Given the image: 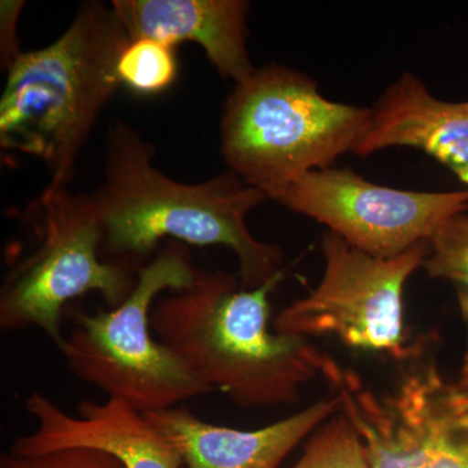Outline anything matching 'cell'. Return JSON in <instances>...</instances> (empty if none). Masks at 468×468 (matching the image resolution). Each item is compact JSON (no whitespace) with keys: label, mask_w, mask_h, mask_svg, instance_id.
<instances>
[{"label":"cell","mask_w":468,"mask_h":468,"mask_svg":"<svg viewBox=\"0 0 468 468\" xmlns=\"http://www.w3.org/2000/svg\"><path fill=\"white\" fill-rule=\"evenodd\" d=\"M156 149L124 120L109 126L103 181L90 193L103 241L101 257L140 270L165 239L194 246H224L239 258L245 291L261 288L282 270L279 246L252 236L246 218L267 194L233 172L185 184L155 167Z\"/></svg>","instance_id":"1"},{"label":"cell","mask_w":468,"mask_h":468,"mask_svg":"<svg viewBox=\"0 0 468 468\" xmlns=\"http://www.w3.org/2000/svg\"><path fill=\"white\" fill-rule=\"evenodd\" d=\"M285 273L245 291L232 273L198 270L189 288L156 301L151 328L193 378L234 405H295L322 375L325 354L306 338L271 331L270 297Z\"/></svg>","instance_id":"2"},{"label":"cell","mask_w":468,"mask_h":468,"mask_svg":"<svg viewBox=\"0 0 468 468\" xmlns=\"http://www.w3.org/2000/svg\"><path fill=\"white\" fill-rule=\"evenodd\" d=\"M131 37L112 5L86 0L57 41L23 52L0 98V147L38 159L51 183L69 185L101 111L122 86Z\"/></svg>","instance_id":"3"},{"label":"cell","mask_w":468,"mask_h":468,"mask_svg":"<svg viewBox=\"0 0 468 468\" xmlns=\"http://www.w3.org/2000/svg\"><path fill=\"white\" fill-rule=\"evenodd\" d=\"M371 109L328 100L318 82L272 63L234 85L224 103L220 150L228 171L268 199L356 151Z\"/></svg>","instance_id":"4"},{"label":"cell","mask_w":468,"mask_h":468,"mask_svg":"<svg viewBox=\"0 0 468 468\" xmlns=\"http://www.w3.org/2000/svg\"><path fill=\"white\" fill-rule=\"evenodd\" d=\"M197 273L187 245L168 242L140 268L133 292L120 306L75 314V329L58 347L70 372L143 414L214 392L151 335L154 304L189 288Z\"/></svg>","instance_id":"5"},{"label":"cell","mask_w":468,"mask_h":468,"mask_svg":"<svg viewBox=\"0 0 468 468\" xmlns=\"http://www.w3.org/2000/svg\"><path fill=\"white\" fill-rule=\"evenodd\" d=\"M38 245L18 261L0 288V328L5 332L41 329L63 344V310L86 292H98L110 309L133 292L138 268L101 257L103 233L90 193L67 185L48 186L27 208Z\"/></svg>","instance_id":"6"},{"label":"cell","mask_w":468,"mask_h":468,"mask_svg":"<svg viewBox=\"0 0 468 468\" xmlns=\"http://www.w3.org/2000/svg\"><path fill=\"white\" fill-rule=\"evenodd\" d=\"M423 353L375 390L325 356L320 378L340 399L371 468H468V371L452 378Z\"/></svg>","instance_id":"7"},{"label":"cell","mask_w":468,"mask_h":468,"mask_svg":"<svg viewBox=\"0 0 468 468\" xmlns=\"http://www.w3.org/2000/svg\"><path fill=\"white\" fill-rule=\"evenodd\" d=\"M322 249L325 266L319 285L276 316L275 331L306 340L334 335L350 349L383 354L402 365L420 356L424 345L410 343L403 294L410 277L423 267L430 241L378 258L328 232Z\"/></svg>","instance_id":"8"},{"label":"cell","mask_w":468,"mask_h":468,"mask_svg":"<svg viewBox=\"0 0 468 468\" xmlns=\"http://www.w3.org/2000/svg\"><path fill=\"white\" fill-rule=\"evenodd\" d=\"M314 218L372 257L393 258L428 242L442 224L468 212V189L415 192L366 180L351 168L310 172L271 197Z\"/></svg>","instance_id":"9"},{"label":"cell","mask_w":468,"mask_h":468,"mask_svg":"<svg viewBox=\"0 0 468 468\" xmlns=\"http://www.w3.org/2000/svg\"><path fill=\"white\" fill-rule=\"evenodd\" d=\"M26 409L37 428L12 442L9 452L14 454L92 448L115 455L125 468H183V458L168 437L146 415L120 399H85L77 406L76 417L46 394L33 392Z\"/></svg>","instance_id":"10"},{"label":"cell","mask_w":468,"mask_h":468,"mask_svg":"<svg viewBox=\"0 0 468 468\" xmlns=\"http://www.w3.org/2000/svg\"><path fill=\"white\" fill-rule=\"evenodd\" d=\"M340 411V399L332 394L331 399L254 431L208 423L186 406L144 415L177 448L183 468H280L302 441Z\"/></svg>","instance_id":"11"},{"label":"cell","mask_w":468,"mask_h":468,"mask_svg":"<svg viewBox=\"0 0 468 468\" xmlns=\"http://www.w3.org/2000/svg\"><path fill=\"white\" fill-rule=\"evenodd\" d=\"M111 5L131 37L169 46L194 42L209 63L234 85L257 70L248 50L246 0H112Z\"/></svg>","instance_id":"12"},{"label":"cell","mask_w":468,"mask_h":468,"mask_svg":"<svg viewBox=\"0 0 468 468\" xmlns=\"http://www.w3.org/2000/svg\"><path fill=\"white\" fill-rule=\"evenodd\" d=\"M390 147L423 151L468 189V100H440L414 73H402L371 107L367 132L354 154L366 158Z\"/></svg>","instance_id":"13"},{"label":"cell","mask_w":468,"mask_h":468,"mask_svg":"<svg viewBox=\"0 0 468 468\" xmlns=\"http://www.w3.org/2000/svg\"><path fill=\"white\" fill-rule=\"evenodd\" d=\"M432 279L451 282L457 294L468 338V215L452 218L430 239V252L423 264ZM463 371H468V345Z\"/></svg>","instance_id":"14"},{"label":"cell","mask_w":468,"mask_h":468,"mask_svg":"<svg viewBox=\"0 0 468 468\" xmlns=\"http://www.w3.org/2000/svg\"><path fill=\"white\" fill-rule=\"evenodd\" d=\"M175 48L167 43L150 38L129 42L117 66L120 81L143 95L167 90L177 77Z\"/></svg>","instance_id":"15"},{"label":"cell","mask_w":468,"mask_h":468,"mask_svg":"<svg viewBox=\"0 0 468 468\" xmlns=\"http://www.w3.org/2000/svg\"><path fill=\"white\" fill-rule=\"evenodd\" d=\"M292 468H371L356 428L343 412L326 420L310 436Z\"/></svg>","instance_id":"16"},{"label":"cell","mask_w":468,"mask_h":468,"mask_svg":"<svg viewBox=\"0 0 468 468\" xmlns=\"http://www.w3.org/2000/svg\"><path fill=\"white\" fill-rule=\"evenodd\" d=\"M0 468H125L115 455L101 449L66 448L38 454L17 455L8 452L0 457Z\"/></svg>","instance_id":"17"},{"label":"cell","mask_w":468,"mask_h":468,"mask_svg":"<svg viewBox=\"0 0 468 468\" xmlns=\"http://www.w3.org/2000/svg\"><path fill=\"white\" fill-rule=\"evenodd\" d=\"M24 2H2V63L5 69L11 67V64L23 51L18 50L16 24L18 15L23 8Z\"/></svg>","instance_id":"18"}]
</instances>
